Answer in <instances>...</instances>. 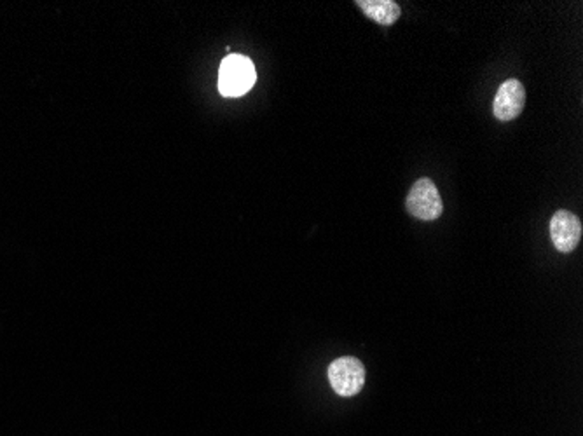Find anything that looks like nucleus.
I'll return each mask as SVG.
<instances>
[{"instance_id": "5", "label": "nucleus", "mask_w": 583, "mask_h": 436, "mask_svg": "<svg viewBox=\"0 0 583 436\" xmlns=\"http://www.w3.org/2000/svg\"><path fill=\"white\" fill-rule=\"evenodd\" d=\"M524 105H526V89H524L521 81L508 79L501 84L500 89L495 96L493 112L498 121H503V123L514 121L521 116Z\"/></svg>"}, {"instance_id": "2", "label": "nucleus", "mask_w": 583, "mask_h": 436, "mask_svg": "<svg viewBox=\"0 0 583 436\" xmlns=\"http://www.w3.org/2000/svg\"><path fill=\"white\" fill-rule=\"evenodd\" d=\"M329 382L339 396L358 395L365 384V367L354 356L337 358L329 365Z\"/></svg>"}, {"instance_id": "4", "label": "nucleus", "mask_w": 583, "mask_h": 436, "mask_svg": "<svg viewBox=\"0 0 583 436\" xmlns=\"http://www.w3.org/2000/svg\"><path fill=\"white\" fill-rule=\"evenodd\" d=\"M550 238L556 249H559L561 253L573 251L582 239L580 218L566 209L556 211L550 220Z\"/></svg>"}, {"instance_id": "6", "label": "nucleus", "mask_w": 583, "mask_h": 436, "mask_svg": "<svg viewBox=\"0 0 583 436\" xmlns=\"http://www.w3.org/2000/svg\"><path fill=\"white\" fill-rule=\"evenodd\" d=\"M356 5L371 18V20L392 26L402 15L400 5L394 0H356Z\"/></svg>"}, {"instance_id": "1", "label": "nucleus", "mask_w": 583, "mask_h": 436, "mask_svg": "<svg viewBox=\"0 0 583 436\" xmlns=\"http://www.w3.org/2000/svg\"><path fill=\"white\" fill-rule=\"evenodd\" d=\"M257 81L255 66L249 56L230 55L219 70V91L222 96L238 98L251 91Z\"/></svg>"}, {"instance_id": "3", "label": "nucleus", "mask_w": 583, "mask_h": 436, "mask_svg": "<svg viewBox=\"0 0 583 436\" xmlns=\"http://www.w3.org/2000/svg\"><path fill=\"white\" fill-rule=\"evenodd\" d=\"M407 211L419 220H437L444 213V203L437 186L430 178H419L405 199Z\"/></svg>"}]
</instances>
